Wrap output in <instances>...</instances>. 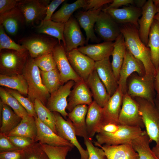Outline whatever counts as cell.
Returning a JSON list of instances; mask_svg holds the SVG:
<instances>
[{"label":"cell","instance_id":"cell-1","mask_svg":"<svg viewBox=\"0 0 159 159\" xmlns=\"http://www.w3.org/2000/svg\"><path fill=\"white\" fill-rule=\"evenodd\" d=\"M120 26L127 49L143 63L145 71V75L155 78L157 71L151 60L150 49L141 41L138 28L130 24H120Z\"/></svg>","mask_w":159,"mask_h":159},{"label":"cell","instance_id":"cell-2","mask_svg":"<svg viewBox=\"0 0 159 159\" xmlns=\"http://www.w3.org/2000/svg\"><path fill=\"white\" fill-rule=\"evenodd\" d=\"M22 75L28 86V98L34 103L39 100L45 106L50 94L43 83L40 69L30 56L22 68Z\"/></svg>","mask_w":159,"mask_h":159},{"label":"cell","instance_id":"cell-3","mask_svg":"<svg viewBox=\"0 0 159 159\" xmlns=\"http://www.w3.org/2000/svg\"><path fill=\"white\" fill-rule=\"evenodd\" d=\"M139 108V113L150 142H155L159 147V109L155 104L140 97H135Z\"/></svg>","mask_w":159,"mask_h":159},{"label":"cell","instance_id":"cell-4","mask_svg":"<svg viewBox=\"0 0 159 159\" xmlns=\"http://www.w3.org/2000/svg\"><path fill=\"white\" fill-rule=\"evenodd\" d=\"M139 127H131L120 125L119 129L112 133L101 131L96 136L95 145L103 144L108 145H118L131 143L135 138L144 133Z\"/></svg>","mask_w":159,"mask_h":159},{"label":"cell","instance_id":"cell-5","mask_svg":"<svg viewBox=\"0 0 159 159\" xmlns=\"http://www.w3.org/2000/svg\"><path fill=\"white\" fill-rule=\"evenodd\" d=\"M130 77L127 93L132 98H141L155 104V78L145 75L141 76L134 73Z\"/></svg>","mask_w":159,"mask_h":159},{"label":"cell","instance_id":"cell-6","mask_svg":"<svg viewBox=\"0 0 159 159\" xmlns=\"http://www.w3.org/2000/svg\"><path fill=\"white\" fill-rule=\"evenodd\" d=\"M49 3L48 0H19L17 7L24 16L25 23L34 26L44 20Z\"/></svg>","mask_w":159,"mask_h":159},{"label":"cell","instance_id":"cell-7","mask_svg":"<svg viewBox=\"0 0 159 159\" xmlns=\"http://www.w3.org/2000/svg\"><path fill=\"white\" fill-rule=\"evenodd\" d=\"M120 125L131 127L145 126L139 113V108L137 102L127 93L124 94L119 117Z\"/></svg>","mask_w":159,"mask_h":159},{"label":"cell","instance_id":"cell-8","mask_svg":"<svg viewBox=\"0 0 159 159\" xmlns=\"http://www.w3.org/2000/svg\"><path fill=\"white\" fill-rule=\"evenodd\" d=\"M19 42L33 59L52 52L59 42L53 38L39 35L23 39Z\"/></svg>","mask_w":159,"mask_h":159},{"label":"cell","instance_id":"cell-9","mask_svg":"<svg viewBox=\"0 0 159 159\" xmlns=\"http://www.w3.org/2000/svg\"><path fill=\"white\" fill-rule=\"evenodd\" d=\"M52 53L62 85L70 80L77 82L82 80L72 67L63 44L58 43L54 48Z\"/></svg>","mask_w":159,"mask_h":159},{"label":"cell","instance_id":"cell-10","mask_svg":"<svg viewBox=\"0 0 159 159\" xmlns=\"http://www.w3.org/2000/svg\"><path fill=\"white\" fill-rule=\"evenodd\" d=\"M94 30L104 42H113L121 34L120 25L109 14L102 10L97 17Z\"/></svg>","mask_w":159,"mask_h":159},{"label":"cell","instance_id":"cell-11","mask_svg":"<svg viewBox=\"0 0 159 159\" xmlns=\"http://www.w3.org/2000/svg\"><path fill=\"white\" fill-rule=\"evenodd\" d=\"M75 83L74 81L70 80L62 85L50 94L45 105L51 111L59 113L65 120L68 115L66 111L68 104L67 98Z\"/></svg>","mask_w":159,"mask_h":159},{"label":"cell","instance_id":"cell-12","mask_svg":"<svg viewBox=\"0 0 159 159\" xmlns=\"http://www.w3.org/2000/svg\"><path fill=\"white\" fill-rule=\"evenodd\" d=\"M53 112L55 118L57 134L76 147L80 155L81 159H88V151L82 147L78 141L76 137L75 130L71 121L68 118L65 119L58 112Z\"/></svg>","mask_w":159,"mask_h":159},{"label":"cell","instance_id":"cell-13","mask_svg":"<svg viewBox=\"0 0 159 159\" xmlns=\"http://www.w3.org/2000/svg\"><path fill=\"white\" fill-rule=\"evenodd\" d=\"M135 72L140 76H143L145 75V69L143 63L134 57L127 49L118 81L119 87L124 94L127 93V80Z\"/></svg>","mask_w":159,"mask_h":159},{"label":"cell","instance_id":"cell-14","mask_svg":"<svg viewBox=\"0 0 159 159\" xmlns=\"http://www.w3.org/2000/svg\"><path fill=\"white\" fill-rule=\"evenodd\" d=\"M66 54L74 70L82 80L86 81L95 69V62L77 49L67 52Z\"/></svg>","mask_w":159,"mask_h":159},{"label":"cell","instance_id":"cell-15","mask_svg":"<svg viewBox=\"0 0 159 159\" xmlns=\"http://www.w3.org/2000/svg\"><path fill=\"white\" fill-rule=\"evenodd\" d=\"M63 35L64 46L66 52L77 49L79 47L84 46L86 44V39L75 18L71 17L65 23Z\"/></svg>","mask_w":159,"mask_h":159},{"label":"cell","instance_id":"cell-16","mask_svg":"<svg viewBox=\"0 0 159 159\" xmlns=\"http://www.w3.org/2000/svg\"><path fill=\"white\" fill-rule=\"evenodd\" d=\"M95 69L108 93L111 96L118 89L119 85L112 69L110 57L95 62Z\"/></svg>","mask_w":159,"mask_h":159},{"label":"cell","instance_id":"cell-17","mask_svg":"<svg viewBox=\"0 0 159 159\" xmlns=\"http://www.w3.org/2000/svg\"><path fill=\"white\" fill-rule=\"evenodd\" d=\"M102 10L109 14L119 24H130L138 29V22L141 16V8L132 5L118 9L106 7Z\"/></svg>","mask_w":159,"mask_h":159},{"label":"cell","instance_id":"cell-18","mask_svg":"<svg viewBox=\"0 0 159 159\" xmlns=\"http://www.w3.org/2000/svg\"><path fill=\"white\" fill-rule=\"evenodd\" d=\"M124 95L121 88L119 87L115 93L111 96L106 105L102 108V126L110 123L120 125L119 117Z\"/></svg>","mask_w":159,"mask_h":159},{"label":"cell","instance_id":"cell-19","mask_svg":"<svg viewBox=\"0 0 159 159\" xmlns=\"http://www.w3.org/2000/svg\"><path fill=\"white\" fill-rule=\"evenodd\" d=\"M67 100L66 110L71 112L76 106L81 104L90 105L93 102L92 95L86 81L83 80L75 82Z\"/></svg>","mask_w":159,"mask_h":159},{"label":"cell","instance_id":"cell-20","mask_svg":"<svg viewBox=\"0 0 159 159\" xmlns=\"http://www.w3.org/2000/svg\"><path fill=\"white\" fill-rule=\"evenodd\" d=\"M141 17L138 20V32L142 42L147 46L151 26L157 14L156 9L153 0H148L142 8Z\"/></svg>","mask_w":159,"mask_h":159},{"label":"cell","instance_id":"cell-21","mask_svg":"<svg viewBox=\"0 0 159 159\" xmlns=\"http://www.w3.org/2000/svg\"><path fill=\"white\" fill-rule=\"evenodd\" d=\"M37 129L35 142L54 146H69L73 148V144L59 136L51 129L42 122L37 117H35Z\"/></svg>","mask_w":159,"mask_h":159},{"label":"cell","instance_id":"cell-22","mask_svg":"<svg viewBox=\"0 0 159 159\" xmlns=\"http://www.w3.org/2000/svg\"><path fill=\"white\" fill-rule=\"evenodd\" d=\"M102 9V7L97 10L80 11L76 15L77 21L85 32L87 45L89 40L96 43L99 42L100 39L95 35L94 28L97 17Z\"/></svg>","mask_w":159,"mask_h":159},{"label":"cell","instance_id":"cell-23","mask_svg":"<svg viewBox=\"0 0 159 159\" xmlns=\"http://www.w3.org/2000/svg\"><path fill=\"white\" fill-rule=\"evenodd\" d=\"M85 81L90 90L93 101L100 107H103L111 96L108 93L95 69Z\"/></svg>","mask_w":159,"mask_h":159},{"label":"cell","instance_id":"cell-24","mask_svg":"<svg viewBox=\"0 0 159 159\" xmlns=\"http://www.w3.org/2000/svg\"><path fill=\"white\" fill-rule=\"evenodd\" d=\"M1 50L0 64L1 68L7 70H14L23 68L27 59V50L19 52L15 50L3 49Z\"/></svg>","mask_w":159,"mask_h":159},{"label":"cell","instance_id":"cell-25","mask_svg":"<svg viewBox=\"0 0 159 159\" xmlns=\"http://www.w3.org/2000/svg\"><path fill=\"white\" fill-rule=\"evenodd\" d=\"M114 45L113 42H104L97 44H88L79 47L77 49L95 62H97L111 55Z\"/></svg>","mask_w":159,"mask_h":159},{"label":"cell","instance_id":"cell-26","mask_svg":"<svg viewBox=\"0 0 159 159\" xmlns=\"http://www.w3.org/2000/svg\"><path fill=\"white\" fill-rule=\"evenodd\" d=\"M102 122V108L93 101L88 106L85 120L87 132L90 138L100 132Z\"/></svg>","mask_w":159,"mask_h":159},{"label":"cell","instance_id":"cell-27","mask_svg":"<svg viewBox=\"0 0 159 159\" xmlns=\"http://www.w3.org/2000/svg\"><path fill=\"white\" fill-rule=\"evenodd\" d=\"M103 149L107 159H139L131 143L114 145H98Z\"/></svg>","mask_w":159,"mask_h":159},{"label":"cell","instance_id":"cell-28","mask_svg":"<svg viewBox=\"0 0 159 159\" xmlns=\"http://www.w3.org/2000/svg\"><path fill=\"white\" fill-rule=\"evenodd\" d=\"M24 23H25L24 16L17 6L8 12L0 14V24L11 35H16Z\"/></svg>","mask_w":159,"mask_h":159},{"label":"cell","instance_id":"cell-29","mask_svg":"<svg viewBox=\"0 0 159 159\" xmlns=\"http://www.w3.org/2000/svg\"><path fill=\"white\" fill-rule=\"evenodd\" d=\"M88 108V106L87 105H79L68 113V118L71 121L76 135L84 138H89L87 132L85 120Z\"/></svg>","mask_w":159,"mask_h":159},{"label":"cell","instance_id":"cell-30","mask_svg":"<svg viewBox=\"0 0 159 159\" xmlns=\"http://www.w3.org/2000/svg\"><path fill=\"white\" fill-rule=\"evenodd\" d=\"M37 132L35 118L29 115L22 119L16 127L6 135L7 136L16 135L31 138L35 142Z\"/></svg>","mask_w":159,"mask_h":159},{"label":"cell","instance_id":"cell-31","mask_svg":"<svg viewBox=\"0 0 159 159\" xmlns=\"http://www.w3.org/2000/svg\"><path fill=\"white\" fill-rule=\"evenodd\" d=\"M127 49L124 38L121 33L114 42L111 55L112 58L111 62L112 69L118 81Z\"/></svg>","mask_w":159,"mask_h":159},{"label":"cell","instance_id":"cell-32","mask_svg":"<svg viewBox=\"0 0 159 159\" xmlns=\"http://www.w3.org/2000/svg\"><path fill=\"white\" fill-rule=\"evenodd\" d=\"M2 113L0 133L6 134L20 123L22 118L16 113L9 106L0 102Z\"/></svg>","mask_w":159,"mask_h":159},{"label":"cell","instance_id":"cell-33","mask_svg":"<svg viewBox=\"0 0 159 159\" xmlns=\"http://www.w3.org/2000/svg\"><path fill=\"white\" fill-rule=\"evenodd\" d=\"M0 85L16 90L22 95L28 94V85L22 74H1Z\"/></svg>","mask_w":159,"mask_h":159},{"label":"cell","instance_id":"cell-34","mask_svg":"<svg viewBox=\"0 0 159 159\" xmlns=\"http://www.w3.org/2000/svg\"><path fill=\"white\" fill-rule=\"evenodd\" d=\"M65 23L54 21L50 20H43L36 26L37 32L44 34L57 38L59 43L61 41L64 44L63 32Z\"/></svg>","mask_w":159,"mask_h":159},{"label":"cell","instance_id":"cell-35","mask_svg":"<svg viewBox=\"0 0 159 159\" xmlns=\"http://www.w3.org/2000/svg\"><path fill=\"white\" fill-rule=\"evenodd\" d=\"M147 46L150 49L152 62L157 71L159 67V23L155 19L150 28Z\"/></svg>","mask_w":159,"mask_h":159},{"label":"cell","instance_id":"cell-36","mask_svg":"<svg viewBox=\"0 0 159 159\" xmlns=\"http://www.w3.org/2000/svg\"><path fill=\"white\" fill-rule=\"evenodd\" d=\"M86 4V0H77L71 4L64 3L54 13L51 20L55 22L65 23L69 20L74 11L80 8H83Z\"/></svg>","mask_w":159,"mask_h":159},{"label":"cell","instance_id":"cell-37","mask_svg":"<svg viewBox=\"0 0 159 159\" xmlns=\"http://www.w3.org/2000/svg\"><path fill=\"white\" fill-rule=\"evenodd\" d=\"M149 138L146 132L134 139L132 146L138 155L139 159H159L150 148Z\"/></svg>","mask_w":159,"mask_h":159},{"label":"cell","instance_id":"cell-38","mask_svg":"<svg viewBox=\"0 0 159 159\" xmlns=\"http://www.w3.org/2000/svg\"><path fill=\"white\" fill-rule=\"evenodd\" d=\"M34 105L37 118L57 134L53 112L49 110L39 100H35Z\"/></svg>","mask_w":159,"mask_h":159},{"label":"cell","instance_id":"cell-39","mask_svg":"<svg viewBox=\"0 0 159 159\" xmlns=\"http://www.w3.org/2000/svg\"><path fill=\"white\" fill-rule=\"evenodd\" d=\"M40 74L43 83L50 94L62 85L57 68L48 72L40 70Z\"/></svg>","mask_w":159,"mask_h":159},{"label":"cell","instance_id":"cell-40","mask_svg":"<svg viewBox=\"0 0 159 159\" xmlns=\"http://www.w3.org/2000/svg\"><path fill=\"white\" fill-rule=\"evenodd\" d=\"M0 97L1 102L10 107L22 119L29 115L17 100L6 90L0 88Z\"/></svg>","mask_w":159,"mask_h":159},{"label":"cell","instance_id":"cell-41","mask_svg":"<svg viewBox=\"0 0 159 159\" xmlns=\"http://www.w3.org/2000/svg\"><path fill=\"white\" fill-rule=\"evenodd\" d=\"M39 143L49 159H66L68 153L73 148L69 146H54Z\"/></svg>","mask_w":159,"mask_h":159},{"label":"cell","instance_id":"cell-42","mask_svg":"<svg viewBox=\"0 0 159 159\" xmlns=\"http://www.w3.org/2000/svg\"><path fill=\"white\" fill-rule=\"evenodd\" d=\"M7 49L24 52L27 50L22 45L17 44L6 33L3 26L0 24V51Z\"/></svg>","mask_w":159,"mask_h":159},{"label":"cell","instance_id":"cell-43","mask_svg":"<svg viewBox=\"0 0 159 159\" xmlns=\"http://www.w3.org/2000/svg\"><path fill=\"white\" fill-rule=\"evenodd\" d=\"M34 60L41 71L48 72L57 68L52 52L34 59Z\"/></svg>","mask_w":159,"mask_h":159},{"label":"cell","instance_id":"cell-44","mask_svg":"<svg viewBox=\"0 0 159 159\" xmlns=\"http://www.w3.org/2000/svg\"><path fill=\"white\" fill-rule=\"evenodd\" d=\"M6 90L17 100L29 115L34 117H37L34 110V103L28 98L24 97L16 90L10 89H7Z\"/></svg>","mask_w":159,"mask_h":159},{"label":"cell","instance_id":"cell-45","mask_svg":"<svg viewBox=\"0 0 159 159\" xmlns=\"http://www.w3.org/2000/svg\"><path fill=\"white\" fill-rule=\"evenodd\" d=\"M25 159H49L45 152L42 149L39 142H35L24 150Z\"/></svg>","mask_w":159,"mask_h":159},{"label":"cell","instance_id":"cell-46","mask_svg":"<svg viewBox=\"0 0 159 159\" xmlns=\"http://www.w3.org/2000/svg\"><path fill=\"white\" fill-rule=\"evenodd\" d=\"M84 138V143L88 152V159H107L103 149L95 146L91 139L88 137Z\"/></svg>","mask_w":159,"mask_h":159},{"label":"cell","instance_id":"cell-47","mask_svg":"<svg viewBox=\"0 0 159 159\" xmlns=\"http://www.w3.org/2000/svg\"><path fill=\"white\" fill-rule=\"evenodd\" d=\"M7 136L13 144L20 150H24L35 143L31 138L16 135Z\"/></svg>","mask_w":159,"mask_h":159},{"label":"cell","instance_id":"cell-48","mask_svg":"<svg viewBox=\"0 0 159 159\" xmlns=\"http://www.w3.org/2000/svg\"><path fill=\"white\" fill-rule=\"evenodd\" d=\"M19 149L11 141L5 134L0 133V153Z\"/></svg>","mask_w":159,"mask_h":159},{"label":"cell","instance_id":"cell-49","mask_svg":"<svg viewBox=\"0 0 159 159\" xmlns=\"http://www.w3.org/2000/svg\"><path fill=\"white\" fill-rule=\"evenodd\" d=\"M24 150L19 149L0 153V159H25Z\"/></svg>","mask_w":159,"mask_h":159},{"label":"cell","instance_id":"cell-50","mask_svg":"<svg viewBox=\"0 0 159 159\" xmlns=\"http://www.w3.org/2000/svg\"><path fill=\"white\" fill-rule=\"evenodd\" d=\"M112 1L113 0H86V5L83 9L86 11L97 10Z\"/></svg>","mask_w":159,"mask_h":159},{"label":"cell","instance_id":"cell-51","mask_svg":"<svg viewBox=\"0 0 159 159\" xmlns=\"http://www.w3.org/2000/svg\"><path fill=\"white\" fill-rule=\"evenodd\" d=\"M19 0H0V14L8 12L17 6Z\"/></svg>","mask_w":159,"mask_h":159},{"label":"cell","instance_id":"cell-52","mask_svg":"<svg viewBox=\"0 0 159 159\" xmlns=\"http://www.w3.org/2000/svg\"><path fill=\"white\" fill-rule=\"evenodd\" d=\"M64 1V0H53L49 3L47 7L46 16L44 20H51V18L54 14V11Z\"/></svg>","mask_w":159,"mask_h":159},{"label":"cell","instance_id":"cell-53","mask_svg":"<svg viewBox=\"0 0 159 159\" xmlns=\"http://www.w3.org/2000/svg\"><path fill=\"white\" fill-rule=\"evenodd\" d=\"M134 3V0H113L112 2L107 7L118 9L122 6L129 4H132Z\"/></svg>","mask_w":159,"mask_h":159},{"label":"cell","instance_id":"cell-54","mask_svg":"<svg viewBox=\"0 0 159 159\" xmlns=\"http://www.w3.org/2000/svg\"><path fill=\"white\" fill-rule=\"evenodd\" d=\"M120 125L114 123H108L102 126L99 132L103 131L108 133H114L118 130Z\"/></svg>","mask_w":159,"mask_h":159},{"label":"cell","instance_id":"cell-55","mask_svg":"<svg viewBox=\"0 0 159 159\" xmlns=\"http://www.w3.org/2000/svg\"><path fill=\"white\" fill-rule=\"evenodd\" d=\"M154 86L156 93L155 99L159 102V67L155 77Z\"/></svg>","mask_w":159,"mask_h":159},{"label":"cell","instance_id":"cell-56","mask_svg":"<svg viewBox=\"0 0 159 159\" xmlns=\"http://www.w3.org/2000/svg\"><path fill=\"white\" fill-rule=\"evenodd\" d=\"M146 2L145 0H134V4H135L136 6L142 9Z\"/></svg>","mask_w":159,"mask_h":159},{"label":"cell","instance_id":"cell-57","mask_svg":"<svg viewBox=\"0 0 159 159\" xmlns=\"http://www.w3.org/2000/svg\"><path fill=\"white\" fill-rule=\"evenodd\" d=\"M152 150L155 155L159 158V147L155 146L153 148Z\"/></svg>","mask_w":159,"mask_h":159},{"label":"cell","instance_id":"cell-58","mask_svg":"<svg viewBox=\"0 0 159 159\" xmlns=\"http://www.w3.org/2000/svg\"><path fill=\"white\" fill-rule=\"evenodd\" d=\"M156 9L157 14H159V0H153Z\"/></svg>","mask_w":159,"mask_h":159},{"label":"cell","instance_id":"cell-59","mask_svg":"<svg viewBox=\"0 0 159 159\" xmlns=\"http://www.w3.org/2000/svg\"><path fill=\"white\" fill-rule=\"evenodd\" d=\"M154 19L159 23V14H157L154 17Z\"/></svg>","mask_w":159,"mask_h":159},{"label":"cell","instance_id":"cell-60","mask_svg":"<svg viewBox=\"0 0 159 159\" xmlns=\"http://www.w3.org/2000/svg\"><path fill=\"white\" fill-rule=\"evenodd\" d=\"M155 102L156 105L159 109V102L155 99Z\"/></svg>","mask_w":159,"mask_h":159}]
</instances>
